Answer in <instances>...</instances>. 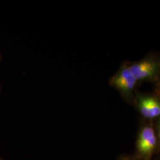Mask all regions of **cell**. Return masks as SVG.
<instances>
[{"mask_svg": "<svg viewBox=\"0 0 160 160\" xmlns=\"http://www.w3.org/2000/svg\"></svg>", "mask_w": 160, "mask_h": 160, "instance_id": "6", "label": "cell"}, {"mask_svg": "<svg viewBox=\"0 0 160 160\" xmlns=\"http://www.w3.org/2000/svg\"><path fill=\"white\" fill-rule=\"evenodd\" d=\"M157 143V138L152 128L147 126L140 132L138 139V149L140 154L145 158L152 155Z\"/></svg>", "mask_w": 160, "mask_h": 160, "instance_id": "3", "label": "cell"}, {"mask_svg": "<svg viewBox=\"0 0 160 160\" xmlns=\"http://www.w3.org/2000/svg\"><path fill=\"white\" fill-rule=\"evenodd\" d=\"M138 107L143 117L153 119L160 116V102L154 97L139 96Z\"/></svg>", "mask_w": 160, "mask_h": 160, "instance_id": "4", "label": "cell"}, {"mask_svg": "<svg viewBox=\"0 0 160 160\" xmlns=\"http://www.w3.org/2000/svg\"><path fill=\"white\" fill-rule=\"evenodd\" d=\"M137 82L128 64L122 66L110 80V85L127 99H131L133 97V91Z\"/></svg>", "mask_w": 160, "mask_h": 160, "instance_id": "2", "label": "cell"}, {"mask_svg": "<svg viewBox=\"0 0 160 160\" xmlns=\"http://www.w3.org/2000/svg\"><path fill=\"white\" fill-rule=\"evenodd\" d=\"M128 65L138 81L158 80L160 77V61L155 58H146Z\"/></svg>", "mask_w": 160, "mask_h": 160, "instance_id": "1", "label": "cell"}, {"mask_svg": "<svg viewBox=\"0 0 160 160\" xmlns=\"http://www.w3.org/2000/svg\"><path fill=\"white\" fill-rule=\"evenodd\" d=\"M158 134H159V137L160 138V126H159V130H158Z\"/></svg>", "mask_w": 160, "mask_h": 160, "instance_id": "5", "label": "cell"}]
</instances>
